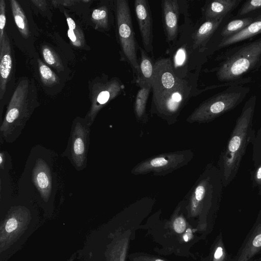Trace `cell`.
<instances>
[{
  "instance_id": "obj_1",
  "label": "cell",
  "mask_w": 261,
  "mask_h": 261,
  "mask_svg": "<svg viewBox=\"0 0 261 261\" xmlns=\"http://www.w3.org/2000/svg\"><path fill=\"white\" fill-rule=\"evenodd\" d=\"M256 101V97L254 95L245 103L221 155L220 173L225 186L235 178L248 145L255 140L252 121Z\"/></svg>"
},
{
  "instance_id": "obj_2",
  "label": "cell",
  "mask_w": 261,
  "mask_h": 261,
  "mask_svg": "<svg viewBox=\"0 0 261 261\" xmlns=\"http://www.w3.org/2000/svg\"><path fill=\"white\" fill-rule=\"evenodd\" d=\"M37 88L34 81L20 80L7 107L0 126L1 142H14L20 136L28 120L38 106Z\"/></svg>"
},
{
  "instance_id": "obj_3",
  "label": "cell",
  "mask_w": 261,
  "mask_h": 261,
  "mask_svg": "<svg viewBox=\"0 0 261 261\" xmlns=\"http://www.w3.org/2000/svg\"><path fill=\"white\" fill-rule=\"evenodd\" d=\"M260 60L261 38L244 44L227 57L217 70V77L222 82L238 81Z\"/></svg>"
},
{
  "instance_id": "obj_4",
  "label": "cell",
  "mask_w": 261,
  "mask_h": 261,
  "mask_svg": "<svg viewBox=\"0 0 261 261\" xmlns=\"http://www.w3.org/2000/svg\"><path fill=\"white\" fill-rule=\"evenodd\" d=\"M248 89L228 88L202 102L189 117L190 121L206 122L233 109L243 100Z\"/></svg>"
},
{
  "instance_id": "obj_5",
  "label": "cell",
  "mask_w": 261,
  "mask_h": 261,
  "mask_svg": "<svg viewBox=\"0 0 261 261\" xmlns=\"http://www.w3.org/2000/svg\"><path fill=\"white\" fill-rule=\"evenodd\" d=\"M116 16L118 37L122 50L132 68L139 73L136 41L129 4L127 0L116 2Z\"/></svg>"
},
{
  "instance_id": "obj_6",
  "label": "cell",
  "mask_w": 261,
  "mask_h": 261,
  "mask_svg": "<svg viewBox=\"0 0 261 261\" xmlns=\"http://www.w3.org/2000/svg\"><path fill=\"white\" fill-rule=\"evenodd\" d=\"M90 132L87 120L76 118L73 122L67 146L63 153L78 171L86 167Z\"/></svg>"
},
{
  "instance_id": "obj_7",
  "label": "cell",
  "mask_w": 261,
  "mask_h": 261,
  "mask_svg": "<svg viewBox=\"0 0 261 261\" xmlns=\"http://www.w3.org/2000/svg\"><path fill=\"white\" fill-rule=\"evenodd\" d=\"M30 218L29 211L22 206L14 207L9 212L0 228L1 251L23 232L29 223Z\"/></svg>"
},
{
  "instance_id": "obj_8",
  "label": "cell",
  "mask_w": 261,
  "mask_h": 261,
  "mask_svg": "<svg viewBox=\"0 0 261 261\" xmlns=\"http://www.w3.org/2000/svg\"><path fill=\"white\" fill-rule=\"evenodd\" d=\"M123 85L117 80L97 84L92 90L91 107L85 119L90 126L99 111L111 100L120 94Z\"/></svg>"
},
{
  "instance_id": "obj_9",
  "label": "cell",
  "mask_w": 261,
  "mask_h": 261,
  "mask_svg": "<svg viewBox=\"0 0 261 261\" xmlns=\"http://www.w3.org/2000/svg\"><path fill=\"white\" fill-rule=\"evenodd\" d=\"M190 87L186 81L165 94L152 98V108L161 115L170 116L178 112L190 94Z\"/></svg>"
},
{
  "instance_id": "obj_10",
  "label": "cell",
  "mask_w": 261,
  "mask_h": 261,
  "mask_svg": "<svg viewBox=\"0 0 261 261\" xmlns=\"http://www.w3.org/2000/svg\"><path fill=\"white\" fill-rule=\"evenodd\" d=\"M184 81L178 77L174 72L170 59H162L158 60L154 64L151 83L152 95H155L166 90L175 88Z\"/></svg>"
},
{
  "instance_id": "obj_11",
  "label": "cell",
  "mask_w": 261,
  "mask_h": 261,
  "mask_svg": "<svg viewBox=\"0 0 261 261\" xmlns=\"http://www.w3.org/2000/svg\"><path fill=\"white\" fill-rule=\"evenodd\" d=\"M134 7L142 42L146 53L153 49L152 19L148 2L146 0H135Z\"/></svg>"
},
{
  "instance_id": "obj_12",
  "label": "cell",
  "mask_w": 261,
  "mask_h": 261,
  "mask_svg": "<svg viewBox=\"0 0 261 261\" xmlns=\"http://www.w3.org/2000/svg\"><path fill=\"white\" fill-rule=\"evenodd\" d=\"M12 69L11 47L6 32L0 44V99H2L6 92L7 83Z\"/></svg>"
},
{
  "instance_id": "obj_13",
  "label": "cell",
  "mask_w": 261,
  "mask_h": 261,
  "mask_svg": "<svg viewBox=\"0 0 261 261\" xmlns=\"http://www.w3.org/2000/svg\"><path fill=\"white\" fill-rule=\"evenodd\" d=\"M163 24L167 40H174L178 32L179 5L177 0L162 1Z\"/></svg>"
},
{
  "instance_id": "obj_14",
  "label": "cell",
  "mask_w": 261,
  "mask_h": 261,
  "mask_svg": "<svg viewBox=\"0 0 261 261\" xmlns=\"http://www.w3.org/2000/svg\"><path fill=\"white\" fill-rule=\"evenodd\" d=\"M33 180L42 198L47 201L51 191V177L49 167L42 159L36 162L33 171Z\"/></svg>"
},
{
  "instance_id": "obj_15",
  "label": "cell",
  "mask_w": 261,
  "mask_h": 261,
  "mask_svg": "<svg viewBox=\"0 0 261 261\" xmlns=\"http://www.w3.org/2000/svg\"><path fill=\"white\" fill-rule=\"evenodd\" d=\"M181 155L167 154L151 159L141 164L135 169L136 174L158 171L176 166L181 161Z\"/></svg>"
},
{
  "instance_id": "obj_16",
  "label": "cell",
  "mask_w": 261,
  "mask_h": 261,
  "mask_svg": "<svg viewBox=\"0 0 261 261\" xmlns=\"http://www.w3.org/2000/svg\"><path fill=\"white\" fill-rule=\"evenodd\" d=\"M241 0H214L207 5L205 11L206 20L224 18L236 8Z\"/></svg>"
},
{
  "instance_id": "obj_17",
  "label": "cell",
  "mask_w": 261,
  "mask_h": 261,
  "mask_svg": "<svg viewBox=\"0 0 261 261\" xmlns=\"http://www.w3.org/2000/svg\"><path fill=\"white\" fill-rule=\"evenodd\" d=\"M261 33V15L254 19L248 26L239 33L228 38H223L219 44V47H224L243 41Z\"/></svg>"
},
{
  "instance_id": "obj_18",
  "label": "cell",
  "mask_w": 261,
  "mask_h": 261,
  "mask_svg": "<svg viewBox=\"0 0 261 261\" xmlns=\"http://www.w3.org/2000/svg\"><path fill=\"white\" fill-rule=\"evenodd\" d=\"M224 18L206 20L197 30L194 34V48L206 43L222 22Z\"/></svg>"
},
{
  "instance_id": "obj_19",
  "label": "cell",
  "mask_w": 261,
  "mask_h": 261,
  "mask_svg": "<svg viewBox=\"0 0 261 261\" xmlns=\"http://www.w3.org/2000/svg\"><path fill=\"white\" fill-rule=\"evenodd\" d=\"M140 50L141 60L139 63V73L137 82L140 86L144 85L151 86L154 64L153 63L145 50L142 48H140Z\"/></svg>"
},
{
  "instance_id": "obj_20",
  "label": "cell",
  "mask_w": 261,
  "mask_h": 261,
  "mask_svg": "<svg viewBox=\"0 0 261 261\" xmlns=\"http://www.w3.org/2000/svg\"><path fill=\"white\" fill-rule=\"evenodd\" d=\"M261 249V223L254 230L237 261H248Z\"/></svg>"
},
{
  "instance_id": "obj_21",
  "label": "cell",
  "mask_w": 261,
  "mask_h": 261,
  "mask_svg": "<svg viewBox=\"0 0 261 261\" xmlns=\"http://www.w3.org/2000/svg\"><path fill=\"white\" fill-rule=\"evenodd\" d=\"M15 24L24 38L30 36V32L26 16L19 4L15 0L10 1Z\"/></svg>"
},
{
  "instance_id": "obj_22",
  "label": "cell",
  "mask_w": 261,
  "mask_h": 261,
  "mask_svg": "<svg viewBox=\"0 0 261 261\" xmlns=\"http://www.w3.org/2000/svg\"><path fill=\"white\" fill-rule=\"evenodd\" d=\"M254 20L253 17H248L233 20L228 23L223 29L221 36L223 38L230 37L246 28Z\"/></svg>"
},
{
  "instance_id": "obj_23",
  "label": "cell",
  "mask_w": 261,
  "mask_h": 261,
  "mask_svg": "<svg viewBox=\"0 0 261 261\" xmlns=\"http://www.w3.org/2000/svg\"><path fill=\"white\" fill-rule=\"evenodd\" d=\"M135 102V111L137 118H142L145 113L147 101L151 89V86L144 85L140 86Z\"/></svg>"
},
{
  "instance_id": "obj_24",
  "label": "cell",
  "mask_w": 261,
  "mask_h": 261,
  "mask_svg": "<svg viewBox=\"0 0 261 261\" xmlns=\"http://www.w3.org/2000/svg\"><path fill=\"white\" fill-rule=\"evenodd\" d=\"M40 78L42 83L46 86H51L59 83V79L55 72L46 64L38 60Z\"/></svg>"
},
{
  "instance_id": "obj_25",
  "label": "cell",
  "mask_w": 261,
  "mask_h": 261,
  "mask_svg": "<svg viewBox=\"0 0 261 261\" xmlns=\"http://www.w3.org/2000/svg\"><path fill=\"white\" fill-rule=\"evenodd\" d=\"M66 21L68 27L67 35L71 43L75 46L81 47L84 42L81 30L76 27L74 21L70 17L66 16Z\"/></svg>"
},
{
  "instance_id": "obj_26",
  "label": "cell",
  "mask_w": 261,
  "mask_h": 261,
  "mask_svg": "<svg viewBox=\"0 0 261 261\" xmlns=\"http://www.w3.org/2000/svg\"><path fill=\"white\" fill-rule=\"evenodd\" d=\"M91 18L97 27L107 29L108 27V12L107 7H101L94 9L92 13Z\"/></svg>"
},
{
  "instance_id": "obj_27",
  "label": "cell",
  "mask_w": 261,
  "mask_h": 261,
  "mask_svg": "<svg viewBox=\"0 0 261 261\" xmlns=\"http://www.w3.org/2000/svg\"><path fill=\"white\" fill-rule=\"evenodd\" d=\"M42 55L47 64L58 69H63L62 65L57 55L49 47L43 46Z\"/></svg>"
},
{
  "instance_id": "obj_28",
  "label": "cell",
  "mask_w": 261,
  "mask_h": 261,
  "mask_svg": "<svg viewBox=\"0 0 261 261\" xmlns=\"http://www.w3.org/2000/svg\"><path fill=\"white\" fill-rule=\"evenodd\" d=\"M261 8V0L246 1L238 11L237 15L242 16Z\"/></svg>"
},
{
  "instance_id": "obj_29",
  "label": "cell",
  "mask_w": 261,
  "mask_h": 261,
  "mask_svg": "<svg viewBox=\"0 0 261 261\" xmlns=\"http://www.w3.org/2000/svg\"><path fill=\"white\" fill-rule=\"evenodd\" d=\"M6 4L4 0L0 1V44L2 42L3 38L5 33V27L6 24Z\"/></svg>"
},
{
  "instance_id": "obj_30",
  "label": "cell",
  "mask_w": 261,
  "mask_h": 261,
  "mask_svg": "<svg viewBox=\"0 0 261 261\" xmlns=\"http://www.w3.org/2000/svg\"><path fill=\"white\" fill-rule=\"evenodd\" d=\"M206 190V182L199 184L195 189L194 191V198L196 201L200 202L201 201L205 195Z\"/></svg>"
},
{
  "instance_id": "obj_31",
  "label": "cell",
  "mask_w": 261,
  "mask_h": 261,
  "mask_svg": "<svg viewBox=\"0 0 261 261\" xmlns=\"http://www.w3.org/2000/svg\"><path fill=\"white\" fill-rule=\"evenodd\" d=\"M173 228L175 231L178 233L184 232L186 228V222L183 217H178L174 220Z\"/></svg>"
},
{
  "instance_id": "obj_32",
  "label": "cell",
  "mask_w": 261,
  "mask_h": 261,
  "mask_svg": "<svg viewBox=\"0 0 261 261\" xmlns=\"http://www.w3.org/2000/svg\"><path fill=\"white\" fill-rule=\"evenodd\" d=\"M225 250L221 241H219L214 253L213 261H223Z\"/></svg>"
},
{
  "instance_id": "obj_33",
  "label": "cell",
  "mask_w": 261,
  "mask_h": 261,
  "mask_svg": "<svg viewBox=\"0 0 261 261\" xmlns=\"http://www.w3.org/2000/svg\"><path fill=\"white\" fill-rule=\"evenodd\" d=\"M256 168L252 176V184L253 186H261V163L255 165Z\"/></svg>"
},
{
  "instance_id": "obj_34",
  "label": "cell",
  "mask_w": 261,
  "mask_h": 261,
  "mask_svg": "<svg viewBox=\"0 0 261 261\" xmlns=\"http://www.w3.org/2000/svg\"><path fill=\"white\" fill-rule=\"evenodd\" d=\"M185 50L182 48H180L176 55L175 64L181 65L184 62L185 59Z\"/></svg>"
},
{
  "instance_id": "obj_35",
  "label": "cell",
  "mask_w": 261,
  "mask_h": 261,
  "mask_svg": "<svg viewBox=\"0 0 261 261\" xmlns=\"http://www.w3.org/2000/svg\"><path fill=\"white\" fill-rule=\"evenodd\" d=\"M192 232L191 229L188 228L183 236V239L185 242H188L192 238Z\"/></svg>"
},
{
  "instance_id": "obj_36",
  "label": "cell",
  "mask_w": 261,
  "mask_h": 261,
  "mask_svg": "<svg viewBox=\"0 0 261 261\" xmlns=\"http://www.w3.org/2000/svg\"><path fill=\"white\" fill-rule=\"evenodd\" d=\"M32 2L40 9L44 8L46 5V2L44 1H32Z\"/></svg>"
},
{
  "instance_id": "obj_37",
  "label": "cell",
  "mask_w": 261,
  "mask_h": 261,
  "mask_svg": "<svg viewBox=\"0 0 261 261\" xmlns=\"http://www.w3.org/2000/svg\"><path fill=\"white\" fill-rule=\"evenodd\" d=\"M6 161V156L4 152H1L0 153V166L1 168L3 169L4 167Z\"/></svg>"
},
{
  "instance_id": "obj_38",
  "label": "cell",
  "mask_w": 261,
  "mask_h": 261,
  "mask_svg": "<svg viewBox=\"0 0 261 261\" xmlns=\"http://www.w3.org/2000/svg\"><path fill=\"white\" fill-rule=\"evenodd\" d=\"M153 261H164L163 260H162L161 259H154Z\"/></svg>"
},
{
  "instance_id": "obj_39",
  "label": "cell",
  "mask_w": 261,
  "mask_h": 261,
  "mask_svg": "<svg viewBox=\"0 0 261 261\" xmlns=\"http://www.w3.org/2000/svg\"><path fill=\"white\" fill-rule=\"evenodd\" d=\"M258 133H260V135H261V127H260V129H259V132H258Z\"/></svg>"
},
{
  "instance_id": "obj_40",
  "label": "cell",
  "mask_w": 261,
  "mask_h": 261,
  "mask_svg": "<svg viewBox=\"0 0 261 261\" xmlns=\"http://www.w3.org/2000/svg\"><path fill=\"white\" fill-rule=\"evenodd\" d=\"M260 155H261V150H260Z\"/></svg>"
}]
</instances>
